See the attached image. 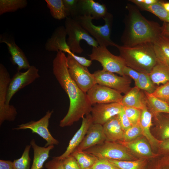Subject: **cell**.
<instances>
[{
    "instance_id": "30bf717a",
    "label": "cell",
    "mask_w": 169,
    "mask_h": 169,
    "mask_svg": "<svg viewBox=\"0 0 169 169\" xmlns=\"http://www.w3.org/2000/svg\"><path fill=\"white\" fill-rule=\"evenodd\" d=\"M96 84L114 89L120 93L126 94L131 88V80L127 76H119L103 69L98 70L93 74Z\"/></svg>"
},
{
    "instance_id": "2e32d148",
    "label": "cell",
    "mask_w": 169,
    "mask_h": 169,
    "mask_svg": "<svg viewBox=\"0 0 169 169\" xmlns=\"http://www.w3.org/2000/svg\"><path fill=\"white\" fill-rule=\"evenodd\" d=\"M106 141L103 125L93 123L89 128L82 141L75 150L84 151L94 146L102 144Z\"/></svg>"
},
{
    "instance_id": "7bdbcfd3",
    "label": "cell",
    "mask_w": 169,
    "mask_h": 169,
    "mask_svg": "<svg viewBox=\"0 0 169 169\" xmlns=\"http://www.w3.org/2000/svg\"><path fill=\"white\" fill-rule=\"evenodd\" d=\"M118 115L121 126L124 131L132 125L130 121L125 114L123 107Z\"/></svg>"
},
{
    "instance_id": "d4e9b609",
    "label": "cell",
    "mask_w": 169,
    "mask_h": 169,
    "mask_svg": "<svg viewBox=\"0 0 169 169\" xmlns=\"http://www.w3.org/2000/svg\"><path fill=\"white\" fill-rule=\"evenodd\" d=\"M30 145L33 151V161L30 169H42L44 163L49 157L50 151L54 147V145L41 147L36 144L34 139L31 141Z\"/></svg>"
},
{
    "instance_id": "6da1fadb",
    "label": "cell",
    "mask_w": 169,
    "mask_h": 169,
    "mask_svg": "<svg viewBox=\"0 0 169 169\" xmlns=\"http://www.w3.org/2000/svg\"><path fill=\"white\" fill-rule=\"evenodd\" d=\"M53 73L69 100L68 111L59 123L61 127L69 126L90 113L92 105L86 93L83 91L70 77L67 57L59 51L53 61Z\"/></svg>"
},
{
    "instance_id": "d6a6232c",
    "label": "cell",
    "mask_w": 169,
    "mask_h": 169,
    "mask_svg": "<svg viewBox=\"0 0 169 169\" xmlns=\"http://www.w3.org/2000/svg\"><path fill=\"white\" fill-rule=\"evenodd\" d=\"M158 125L159 134L161 141L169 139V115H154Z\"/></svg>"
},
{
    "instance_id": "4316f807",
    "label": "cell",
    "mask_w": 169,
    "mask_h": 169,
    "mask_svg": "<svg viewBox=\"0 0 169 169\" xmlns=\"http://www.w3.org/2000/svg\"><path fill=\"white\" fill-rule=\"evenodd\" d=\"M149 75L155 85L164 84L169 82V67L157 62Z\"/></svg>"
},
{
    "instance_id": "e575fe53",
    "label": "cell",
    "mask_w": 169,
    "mask_h": 169,
    "mask_svg": "<svg viewBox=\"0 0 169 169\" xmlns=\"http://www.w3.org/2000/svg\"><path fill=\"white\" fill-rule=\"evenodd\" d=\"M31 145L26 146L22 156L13 161L14 169H30L31 159L29 153Z\"/></svg>"
},
{
    "instance_id": "44dd1931",
    "label": "cell",
    "mask_w": 169,
    "mask_h": 169,
    "mask_svg": "<svg viewBox=\"0 0 169 169\" xmlns=\"http://www.w3.org/2000/svg\"><path fill=\"white\" fill-rule=\"evenodd\" d=\"M121 104L123 107H133L141 110L147 105L144 93L136 86L131 88L123 96Z\"/></svg>"
},
{
    "instance_id": "d590c367",
    "label": "cell",
    "mask_w": 169,
    "mask_h": 169,
    "mask_svg": "<svg viewBox=\"0 0 169 169\" xmlns=\"http://www.w3.org/2000/svg\"><path fill=\"white\" fill-rule=\"evenodd\" d=\"M161 155L148 164L146 169H169V153Z\"/></svg>"
},
{
    "instance_id": "b9f144b4",
    "label": "cell",
    "mask_w": 169,
    "mask_h": 169,
    "mask_svg": "<svg viewBox=\"0 0 169 169\" xmlns=\"http://www.w3.org/2000/svg\"><path fill=\"white\" fill-rule=\"evenodd\" d=\"M62 160L64 169H81L76 159L71 155Z\"/></svg>"
},
{
    "instance_id": "7dc6e473",
    "label": "cell",
    "mask_w": 169,
    "mask_h": 169,
    "mask_svg": "<svg viewBox=\"0 0 169 169\" xmlns=\"http://www.w3.org/2000/svg\"><path fill=\"white\" fill-rule=\"evenodd\" d=\"M158 148L160 155L169 153V139L162 141Z\"/></svg>"
},
{
    "instance_id": "f546056e",
    "label": "cell",
    "mask_w": 169,
    "mask_h": 169,
    "mask_svg": "<svg viewBox=\"0 0 169 169\" xmlns=\"http://www.w3.org/2000/svg\"><path fill=\"white\" fill-rule=\"evenodd\" d=\"M71 155L76 159L81 169H90L98 159L95 156L84 151L75 150Z\"/></svg>"
},
{
    "instance_id": "ac0fdd59",
    "label": "cell",
    "mask_w": 169,
    "mask_h": 169,
    "mask_svg": "<svg viewBox=\"0 0 169 169\" xmlns=\"http://www.w3.org/2000/svg\"><path fill=\"white\" fill-rule=\"evenodd\" d=\"M107 13V8L104 4L93 0H78L77 17L91 15L94 19L97 20L103 18Z\"/></svg>"
},
{
    "instance_id": "d6986e66",
    "label": "cell",
    "mask_w": 169,
    "mask_h": 169,
    "mask_svg": "<svg viewBox=\"0 0 169 169\" xmlns=\"http://www.w3.org/2000/svg\"><path fill=\"white\" fill-rule=\"evenodd\" d=\"M93 123L92 118L90 113L83 118L80 128L69 141L66 151L61 155L55 157L59 160H62L71 155L81 142L89 128Z\"/></svg>"
},
{
    "instance_id": "f6af8a7d",
    "label": "cell",
    "mask_w": 169,
    "mask_h": 169,
    "mask_svg": "<svg viewBox=\"0 0 169 169\" xmlns=\"http://www.w3.org/2000/svg\"><path fill=\"white\" fill-rule=\"evenodd\" d=\"M123 73L124 76H127L133 79L135 83L137 81L140 74V72L126 66L123 69Z\"/></svg>"
},
{
    "instance_id": "f1b7e54d",
    "label": "cell",
    "mask_w": 169,
    "mask_h": 169,
    "mask_svg": "<svg viewBox=\"0 0 169 169\" xmlns=\"http://www.w3.org/2000/svg\"><path fill=\"white\" fill-rule=\"evenodd\" d=\"M108 159L119 169H146L148 164L147 159L146 158H141L133 161Z\"/></svg>"
},
{
    "instance_id": "836d02e7",
    "label": "cell",
    "mask_w": 169,
    "mask_h": 169,
    "mask_svg": "<svg viewBox=\"0 0 169 169\" xmlns=\"http://www.w3.org/2000/svg\"><path fill=\"white\" fill-rule=\"evenodd\" d=\"M135 84L141 90L149 94H152L157 87L151 80L149 74L142 73H140L138 80Z\"/></svg>"
},
{
    "instance_id": "3957f363",
    "label": "cell",
    "mask_w": 169,
    "mask_h": 169,
    "mask_svg": "<svg viewBox=\"0 0 169 169\" xmlns=\"http://www.w3.org/2000/svg\"><path fill=\"white\" fill-rule=\"evenodd\" d=\"M116 47L126 66L140 73L149 74L157 63L152 42L143 43L132 47L117 44Z\"/></svg>"
},
{
    "instance_id": "4dcf8cb0",
    "label": "cell",
    "mask_w": 169,
    "mask_h": 169,
    "mask_svg": "<svg viewBox=\"0 0 169 169\" xmlns=\"http://www.w3.org/2000/svg\"><path fill=\"white\" fill-rule=\"evenodd\" d=\"M45 1L50 10V14L54 18L60 20L67 18L63 0H45Z\"/></svg>"
},
{
    "instance_id": "277c9868",
    "label": "cell",
    "mask_w": 169,
    "mask_h": 169,
    "mask_svg": "<svg viewBox=\"0 0 169 169\" xmlns=\"http://www.w3.org/2000/svg\"><path fill=\"white\" fill-rule=\"evenodd\" d=\"M74 19L96 41L99 46L116 47L117 44L110 39L113 20L111 13L108 12L103 18L105 23L102 26H96L94 24L92 21L94 18L91 15L79 16Z\"/></svg>"
},
{
    "instance_id": "7402d4cb",
    "label": "cell",
    "mask_w": 169,
    "mask_h": 169,
    "mask_svg": "<svg viewBox=\"0 0 169 169\" xmlns=\"http://www.w3.org/2000/svg\"><path fill=\"white\" fill-rule=\"evenodd\" d=\"M103 127L106 141L117 142L123 141L124 131L121 126L118 115L109 120Z\"/></svg>"
},
{
    "instance_id": "83f0119b",
    "label": "cell",
    "mask_w": 169,
    "mask_h": 169,
    "mask_svg": "<svg viewBox=\"0 0 169 169\" xmlns=\"http://www.w3.org/2000/svg\"><path fill=\"white\" fill-rule=\"evenodd\" d=\"M162 1L159 0L156 3L150 5L141 4L136 5L141 9L149 11L154 14L163 22L169 23V12L166 11L163 6Z\"/></svg>"
},
{
    "instance_id": "52a82bcc",
    "label": "cell",
    "mask_w": 169,
    "mask_h": 169,
    "mask_svg": "<svg viewBox=\"0 0 169 169\" xmlns=\"http://www.w3.org/2000/svg\"><path fill=\"white\" fill-rule=\"evenodd\" d=\"M89 56L92 60L100 62L103 69L124 76L123 69L126 66L124 60L120 56H116L110 53L107 47L99 46L92 47L91 53Z\"/></svg>"
},
{
    "instance_id": "ba28073f",
    "label": "cell",
    "mask_w": 169,
    "mask_h": 169,
    "mask_svg": "<svg viewBox=\"0 0 169 169\" xmlns=\"http://www.w3.org/2000/svg\"><path fill=\"white\" fill-rule=\"evenodd\" d=\"M11 78L9 72L0 64V125L5 121H13L17 114L16 108L6 103V97Z\"/></svg>"
},
{
    "instance_id": "603a6c76",
    "label": "cell",
    "mask_w": 169,
    "mask_h": 169,
    "mask_svg": "<svg viewBox=\"0 0 169 169\" xmlns=\"http://www.w3.org/2000/svg\"><path fill=\"white\" fill-rule=\"evenodd\" d=\"M152 114L148 110L146 105L141 110L139 121L142 135L146 137L152 147H158L162 141L156 139L151 133L150 127L152 125Z\"/></svg>"
},
{
    "instance_id": "f35d334b",
    "label": "cell",
    "mask_w": 169,
    "mask_h": 169,
    "mask_svg": "<svg viewBox=\"0 0 169 169\" xmlns=\"http://www.w3.org/2000/svg\"><path fill=\"white\" fill-rule=\"evenodd\" d=\"M157 98L167 102L169 100V82L157 87L152 94Z\"/></svg>"
},
{
    "instance_id": "c3c4849f",
    "label": "cell",
    "mask_w": 169,
    "mask_h": 169,
    "mask_svg": "<svg viewBox=\"0 0 169 169\" xmlns=\"http://www.w3.org/2000/svg\"><path fill=\"white\" fill-rule=\"evenodd\" d=\"M0 169H14L13 162L10 160H0Z\"/></svg>"
},
{
    "instance_id": "5b68a950",
    "label": "cell",
    "mask_w": 169,
    "mask_h": 169,
    "mask_svg": "<svg viewBox=\"0 0 169 169\" xmlns=\"http://www.w3.org/2000/svg\"><path fill=\"white\" fill-rule=\"evenodd\" d=\"M65 27L68 38L67 44L71 51L74 54H80L83 50L80 45V42L84 40L92 47L99 46L96 41L75 19L67 17Z\"/></svg>"
},
{
    "instance_id": "1f68e13d",
    "label": "cell",
    "mask_w": 169,
    "mask_h": 169,
    "mask_svg": "<svg viewBox=\"0 0 169 169\" xmlns=\"http://www.w3.org/2000/svg\"><path fill=\"white\" fill-rule=\"evenodd\" d=\"M27 4L26 0H0V15L24 8Z\"/></svg>"
},
{
    "instance_id": "ee69618b",
    "label": "cell",
    "mask_w": 169,
    "mask_h": 169,
    "mask_svg": "<svg viewBox=\"0 0 169 169\" xmlns=\"http://www.w3.org/2000/svg\"><path fill=\"white\" fill-rule=\"evenodd\" d=\"M47 169H64L62 160H59L55 157L47 162L45 165Z\"/></svg>"
},
{
    "instance_id": "5bb4252c",
    "label": "cell",
    "mask_w": 169,
    "mask_h": 169,
    "mask_svg": "<svg viewBox=\"0 0 169 169\" xmlns=\"http://www.w3.org/2000/svg\"><path fill=\"white\" fill-rule=\"evenodd\" d=\"M122 108L123 106L119 103L94 105L90 112L93 123L103 125L111 118L118 115Z\"/></svg>"
},
{
    "instance_id": "f5cc1de1",
    "label": "cell",
    "mask_w": 169,
    "mask_h": 169,
    "mask_svg": "<svg viewBox=\"0 0 169 169\" xmlns=\"http://www.w3.org/2000/svg\"><path fill=\"white\" fill-rule=\"evenodd\" d=\"M169 105V100L166 102Z\"/></svg>"
},
{
    "instance_id": "4fadbf2b",
    "label": "cell",
    "mask_w": 169,
    "mask_h": 169,
    "mask_svg": "<svg viewBox=\"0 0 169 169\" xmlns=\"http://www.w3.org/2000/svg\"><path fill=\"white\" fill-rule=\"evenodd\" d=\"M92 105L96 104L119 103L121 104L123 96L119 92L107 87L95 84L86 93Z\"/></svg>"
},
{
    "instance_id": "7c38bea8",
    "label": "cell",
    "mask_w": 169,
    "mask_h": 169,
    "mask_svg": "<svg viewBox=\"0 0 169 169\" xmlns=\"http://www.w3.org/2000/svg\"><path fill=\"white\" fill-rule=\"evenodd\" d=\"M38 69L33 65H31L24 72L18 71L11 78L8 85L6 103L9 105L13 96L18 91L33 82L40 76Z\"/></svg>"
},
{
    "instance_id": "816d5d0a",
    "label": "cell",
    "mask_w": 169,
    "mask_h": 169,
    "mask_svg": "<svg viewBox=\"0 0 169 169\" xmlns=\"http://www.w3.org/2000/svg\"><path fill=\"white\" fill-rule=\"evenodd\" d=\"M162 4L165 10L169 12V2H165L162 1Z\"/></svg>"
},
{
    "instance_id": "9a60e30c",
    "label": "cell",
    "mask_w": 169,
    "mask_h": 169,
    "mask_svg": "<svg viewBox=\"0 0 169 169\" xmlns=\"http://www.w3.org/2000/svg\"><path fill=\"white\" fill-rule=\"evenodd\" d=\"M0 43L7 46L11 55L12 63L17 66L18 71L22 69H28L31 65L23 51L15 43L14 39L11 37L1 35Z\"/></svg>"
},
{
    "instance_id": "7a4b0ae2",
    "label": "cell",
    "mask_w": 169,
    "mask_h": 169,
    "mask_svg": "<svg viewBox=\"0 0 169 169\" xmlns=\"http://www.w3.org/2000/svg\"><path fill=\"white\" fill-rule=\"evenodd\" d=\"M124 22L125 28L120 38L123 45L132 47L146 42L153 43L161 34V27L157 22L146 19L134 5L128 3Z\"/></svg>"
},
{
    "instance_id": "e0dca14e",
    "label": "cell",
    "mask_w": 169,
    "mask_h": 169,
    "mask_svg": "<svg viewBox=\"0 0 169 169\" xmlns=\"http://www.w3.org/2000/svg\"><path fill=\"white\" fill-rule=\"evenodd\" d=\"M67 35L65 26L57 27L51 37L47 40L45 49L49 52L61 51L69 54L72 52L67 44L66 37Z\"/></svg>"
},
{
    "instance_id": "74e56055",
    "label": "cell",
    "mask_w": 169,
    "mask_h": 169,
    "mask_svg": "<svg viewBox=\"0 0 169 169\" xmlns=\"http://www.w3.org/2000/svg\"><path fill=\"white\" fill-rule=\"evenodd\" d=\"M67 17L74 18L77 16L79 0H63Z\"/></svg>"
},
{
    "instance_id": "ab89813d",
    "label": "cell",
    "mask_w": 169,
    "mask_h": 169,
    "mask_svg": "<svg viewBox=\"0 0 169 169\" xmlns=\"http://www.w3.org/2000/svg\"><path fill=\"white\" fill-rule=\"evenodd\" d=\"M124 111L132 125L138 123L141 115V110L130 107H123Z\"/></svg>"
},
{
    "instance_id": "8992f818",
    "label": "cell",
    "mask_w": 169,
    "mask_h": 169,
    "mask_svg": "<svg viewBox=\"0 0 169 169\" xmlns=\"http://www.w3.org/2000/svg\"><path fill=\"white\" fill-rule=\"evenodd\" d=\"M84 151L98 158L120 161H133L138 159L126 147L117 142L105 141Z\"/></svg>"
},
{
    "instance_id": "8d00e7d4",
    "label": "cell",
    "mask_w": 169,
    "mask_h": 169,
    "mask_svg": "<svg viewBox=\"0 0 169 169\" xmlns=\"http://www.w3.org/2000/svg\"><path fill=\"white\" fill-rule=\"evenodd\" d=\"M141 135H142V129L139 122L124 131L123 141H131L139 137Z\"/></svg>"
},
{
    "instance_id": "cb8c5ba5",
    "label": "cell",
    "mask_w": 169,
    "mask_h": 169,
    "mask_svg": "<svg viewBox=\"0 0 169 169\" xmlns=\"http://www.w3.org/2000/svg\"><path fill=\"white\" fill-rule=\"evenodd\" d=\"M153 43L157 62L169 67V38L161 34Z\"/></svg>"
},
{
    "instance_id": "f907efd6",
    "label": "cell",
    "mask_w": 169,
    "mask_h": 169,
    "mask_svg": "<svg viewBox=\"0 0 169 169\" xmlns=\"http://www.w3.org/2000/svg\"><path fill=\"white\" fill-rule=\"evenodd\" d=\"M161 27V34L169 38V23L163 22Z\"/></svg>"
},
{
    "instance_id": "681fc988",
    "label": "cell",
    "mask_w": 169,
    "mask_h": 169,
    "mask_svg": "<svg viewBox=\"0 0 169 169\" xmlns=\"http://www.w3.org/2000/svg\"><path fill=\"white\" fill-rule=\"evenodd\" d=\"M158 0H131L130 1L136 5L141 4L145 5H150L156 3Z\"/></svg>"
},
{
    "instance_id": "8fae6325",
    "label": "cell",
    "mask_w": 169,
    "mask_h": 169,
    "mask_svg": "<svg viewBox=\"0 0 169 169\" xmlns=\"http://www.w3.org/2000/svg\"><path fill=\"white\" fill-rule=\"evenodd\" d=\"M53 112V110H48L45 115L39 120L29 122L18 125L13 130H19L28 129L33 133H35L45 140L46 143L44 147L51 145H58L59 142L52 135L49 129V119Z\"/></svg>"
},
{
    "instance_id": "484cf974",
    "label": "cell",
    "mask_w": 169,
    "mask_h": 169,
    "mask_svg": "<svg viewBox=\"0 0 169 169\" xmlns=\"http://www.w3.org/2000/svg\"><path fill=\"white\" fill-rule=\"evenodd\" d=\"M147 106L154 115L160 113L169 114V105L168 103L154 96L152 94L144 92Z\"/></svg>"
},
{
    "instance_id": "ffe728a7",
    "label": "cell",
    "mask_w": 169,
    "mask_h": 169,
    "mask_svg": "<svg viewBox=\"0 0 169 169\" xmlns=\"http://www.w3.org/2000/svg\"><path fill=\"white\" fill-rule=\"evenodd\" d=\"M125 146L137 156L142 158L156 157L159 155L153 153L149 143L145 139L140 138L128 142L120 141L117 142Z\"/></svg>"
},
{
    "instance_id": "bcb514c9",
    "label": "cell",
    "mask_w": 169,
    "mask_h": 169,
    "mask_svg": "<svg viewBox=\"0 0 169 169\" xmlns=\"http://www.w3.org/2000/svg\"><path fill=\"white\" fill-rule=\"evenodd\" d=\"M70 54L79 64L87 67H90L92 64V61L89 60L84 57L76 55L72 52L69 54Z\"/></svg>"
},
{
    "instance_id": "60d3db41",
    "label": "cell",
    "mask_w": 169,
    "mask_h": 169,
    "mask_svg": "<svg viewBox=\"0 0 169 169\" xmlns=\"http://www.w3.org/2000/svg\"><path fill=\"white\" fill-rule=\"evenodd\" d=\"M90 169H119L111 163L108 159L98 158L94 165Z\"/></svg>"
},
{
    "instance_id": "9c48e42d",
    "label": "cell",
    "mask_w": 169,
    "mask_h": 169,
    "mask_svg": "<svg viewBox=\"0 0 169 169\" xmlns=\"http://www.w3.org/2000/svg\"><path fill=\"white\" fill-rule=\"evenodd\" d=\"M67 64L69 74L78 86L87 93L95 84L93 74L87 67L79 64L70 54H67Z\"/></svg>"
}]
</instances>
